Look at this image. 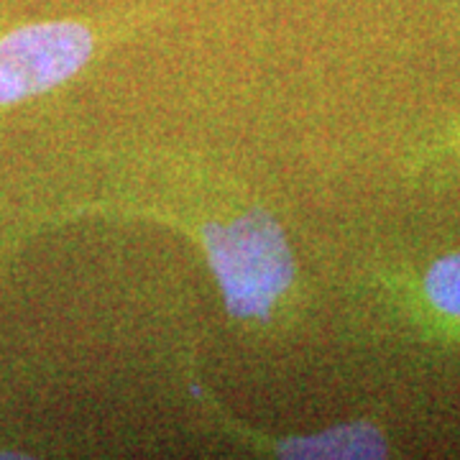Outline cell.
<instances>
[{
  "label": "cell",
  "mask_w": 460,
  "mask_h": 460,
  "mask_svg": "<svg viewBox=\"0 0 460 460\" xmlns=\"http://www.w3.org/2000/svg\"><path fill=\"white\" fill-rule=\"evenodd\" d=\"M138 16L49 18L0 31V113L72 83Z\"/></svg>",
  "instance_id": "obj_2"
},
{
  "label": "cell",
  "mask_w": 460,
  "mask_h": 460,
  "mask_svg": "<svg viewBox=\"0 0 460 460\" xmlns=\"http://www.w3.org/2000/svg\"><path fill=\"white\" fill-rule=\"evenodd\" d=\"M414 164L428 169H460V120L445 126L443 131L435 133L425 144H420Z\"/></svg>",
  "instance_id": "obj_5"
},
{
  "label": "cell",
  "mask_w": 460,
  "mask_h": 460,
  "mask_svg": "<svg viewBox=\"0 0 460 460\" xmlns=\"http://www.w3.org/2000/svg\"><path fill=\"white\" fill-rule=\"evenodd\" d=\"M184 386L198 402L202 417L220 435L246 447L251 456L279 460H376L389 458L392 443L386 429L374 420H345L314 432H292V435H269L259 428H248L235 420L226 407L217 404L213 394L205 392L198 376L184 374Z\"/></svg>",
  "instance_id": "obj_4"
},
{
  "label": "cell",
  "mask_w": 460,
  "mask_h": 460,
  "mask_svg": "<svg viewBox=\"0 0 460 460\" xmlns=\"http://www.w3.org/2000/svg\"><path fill=\"white\" fill-rule=\"evenodd\" d=\"M93 174L72 198L23 220L36 228L83 217L146 220L180 233L210 269L230 323L256 341L295 328L305 279L287 230L246 181L198 154L169 148H111L90 162Z\"/></svg>",
  "instance_id": "obj_1"
},
{
  "label": "cell",
  "mask_w": 460,
  "mask_h": 460,
  "mask_svg": "<svg viewBox=\"0 0 460 460\" xmlns=\"http://www.w3.org/2000/svg\"><path fill=\"white\" fill-rule=\"evenodd\" d=\"M345 295L420 341L460 345V251L422 266H366L348 279Z\"/></svg>",
  "instance_id": "obj_3"
}]
</instances>
